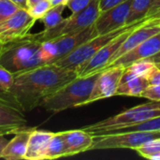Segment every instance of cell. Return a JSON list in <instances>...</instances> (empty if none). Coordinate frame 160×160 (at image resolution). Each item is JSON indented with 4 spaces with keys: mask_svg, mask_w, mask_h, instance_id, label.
<instances>
[{
    "mask_svg": "<svg viewBox=\"0 0 160 160\" xmlns=\"http://www.w3.org/2000/svg\"><path fill=\"white\" fill-rule=\"evenodd\" d=\"M13 75V83L6 98L23 112L39 107L45 98L78 76L76 71L56 64H43Z\"/></svg>",
    "mask_w": 160,
    "mask_h": 160,
    "instance_id": "1",
    "label": "cell"
},
{
    "mask_svg": "<svg viewBox=\"0 0 160 160\" xmlns=\"http://www.w3.org/2000/svg\"><path fill=\"white\" fill-rule=\"evenodd\" d=\"M98 73L85 77L77 76L45 98L39 107L55 114L68 109L85 106Z\"/></svg>",
    "mask_w": 160,
    "mask_h": 160,
    "instance_id": "2",
    "label": "cell"
},
{
    "mask_svg": "<svg viewBox=\"0 0 160 160\" xmlns=\"http://www.w3.org/2000/svg\"><path fill=\"white\" fill-rule=\"evenodd\" d=\"M40 46L41 42L35 39L30 33L22 38L4 43L0 65L12 74L43 65Z\"/></svg>",
    "mask_w": 160,
    "mask_h": 160,
    "instance_id": "3",
    "label": "cell"
},
{
    "mask_svg": "<svg viewBox=\"0 0 160 160\" xmlns=\"http://www.w3.org/2000/svg\"><path fill=\"white\" fill-rule=\"evenodd\" d=\"M160 116V101H150L82 128L92 136Z\"/></svg>",
    "mask_w": 160,
    "mask_h": 160,
    "instance_id": "4",
    "label": "cell"
},
{
    "mask_svg": "<svg viewBox=\"0 0 160 160\" xmlns=\"http://www.w3.org/2000/svg\"><path fill=\"white\" fill-rule=\"evenodd\" d=\"M99 14V0H93L86 8L78 12L71 13L69 17L64 18L54 27L30 35L38 41L44 42L66 35L74 34L93 25Z\"/></svg>",
    "mask_w": 160,
    "mask_h": 160,
    "instance_id": "5",
    "label": "cell"
},
{
    "mask_svg": "<svg viewBox=\"0 0 160 160\" xmlns=\"http://www.w3.org/2000/svg\"><path fill=\"white\" fill-rule=\"evenodd\" d=\"M98 35L95 24H93L80 32L41 42L40 58L43 64H53Z\"/></svg>",
    "mask_w": 160,
    "mask_h": 160,
    "instance_id": "6",
    "label": "cell"
},
{
    "mask_svg": "<svg viewBox=\"0 0 160 160\" xmlns=\"http://www.w3.org/2000/svg\"><path fill=\"white\" fill-rule=\"evenodd\" d=\"M130 25L131 24L125 25L122 28H119L117 30L112 31L107 34L98 35L94 37L93 38L85 41L84 43L80 45L77 49H75L73 52H71L69 54L59 59L53 64H56L59 67L76 71L81 66L88 62L98 52V50H100L106 43H108L116 36H118L119 34L127 30Z\"/></svg>",
    "mask_w": 160,
    "mask_h": 160,
    "instance_id": "7",
    "label": "cell"
},
{
    "mask_svg": "<svg viewBox=\"0 0 160 160\" xmlns=\"http://www.w3.org/2000/svg\"><path fill=\"white\" fill-rule=\"evenodd\" d=\"M146 20V19H145ZM145 20L137 22L132 23L127 30L116 36L114 38L110 40L108 43H106L98 52L85 64L81 66L77 70V75L80 77H85V76H90L96 73H98L108 68L110 64L112 62L113 56L119 47L122 45L124 40L127 38V37L130 34L131 31L136 29L137 27L141 26Z\"/></svg>",
    "mask_w": 160,
    "mask_h": 160,
    "instance_id": "8",
    "label": "cell"
},
{
    "mask_svg": "<svg viewBox=\"0 0 160 160\" xmlns=\"http://www.w3.org/2000/svg\"><path fill=\"white\" fill-rule=\"evenodd\" d=\"M160 138V131L152 132H121L93 136L92 150L105 149H132L142 145L148 141Z\"/></svg>",
    "mask_w": 160,
    "mask_h": 160,
    "instance_id": "9",
    "label": "cell"
},
{
    "mask_svg": "<svg viewBox=\"0 0 160 160\" xmlns=\"http://www.w3.org/2000/svg\"><path fill=\"white\" fill-rule=\"evenodd\" d=\"M125 69L126 68L122 66H112L100 71L95 82L86 105L115 96Z\"/></svg>",
    "mask_w": 160,
    "mask_h": 160,
    "instance_id": "10",
    "label": "cell"
},
{
    "mask_svg": "<svg viewBox=\"0 0 160 160\" xmlns=\"http://www.w3.org/2000/svg\"><path fill=\"white\" fill-rule=\"evenodd\" d=\"M36 20L27 9L20 8L8 20L0 22V39L3 43L22 38L29 34Z\"/></svg>",
    "mask_w": 160,
    "mask_h": 160,
    "instance_id": "11",
    "label": "cell"
},
{
    "mask_svg": "<svg viewBox=\"0 0 160 160\" xmlns=\"http://www.w3.org/2000/svg\"><path fill=\"white\" fill-rule=\"evenodd\" d=\"M131 1L132 0H128L100 12L94 23L98 34H107L122 28L125 25H128L127 24V20L128 17Z\"/></svg>",
    "mask_w": 160,
    "mask_h": 160,
    "instance_id": "12",
    "label": "cell"
},
{
    "mask_svg": "<svg viewBox=\"0 0 160 160\" xmlns=\"http://www.w3.org/2000/svg\"><path fill=\"white\" fill-rule=\"evenodd\" d=\"M24 112L13 102L0 97V135H11L26 126Z\"/></svg>",
    "mask_w": 160,
    "mask_h": 160,
    "instance_id": "13",
    "label": "cell"
},
{
    "mask_svg": "<svg viewBox=\"0 0 160 160\" xmlns=\"http://www.w3.org/2000/svg\"><path fill=\"white\" fill-rule=\"evenodd\" d=\"M158 52H160V32L145 39L144 41L140 43L137 47H135L131 51L128 52L124 55L117 58L109 67L122 66L124 68H127L130 64L142 59L149 58L155 55L156 53H158Z\"/></svg>",
    "mask_w": 160,
    "mask_h": 160,
    "instance_id": "14",
    "label": "cell"
},
{
    "mask_svg": "<svg viewBox=\"0 0 160 160\" xmlns=\"http://www.w3.org/2000/svg\"><path fill=\"white\" fill-rule=\"evenodd\" d=\"M67 147V157L76 156L87 151L93 144V136L84 129L62 131Z\"/></svg>",
    "mask_w": 160,
    "mask_h": 160,
    "instance_id": "15",
    "label": "cell"
},
{
    "mask_svg": "<svg viewBox=\"0 0 160 160\" xmlns=\"http://www.w3.org/2000/svg\"><path fill=\"white\" fill-rule=\"evenodd\" d=\"M34 128H26V126L14 133V137L8 141L1 156L2 159L21 160L24 159L27 149L29 136Z\"/></svg>",
    "mask_w": 160,
    "mask_h": 160,
    "instance_id": "16",
    "label": "cell"
},
{
    "mask_svg": "<svg viewBox=\"0 0 160 160\" xmlns=\"http://www.w3.org/2000/svg\"><path fill=\"white\" fill-rule=\"evenodd\" d=\"M52 134H53V132L39 130V129H37L34 128V129L32 130V132L29 136L24 159H45L47 147H48L49 142H50Z\"/></svg>",
    "mask_w": 160,
    "mask_h": 160,
    "instance_id": "17",
    "label": "cell"
},
{
    "mask_svg": "<svg viewBox=\"0 0 160 160\" xmlns=\"http://www.w3.org/2000/svg\"><path fill=\"white\" fill-rule=\"evenodd\" d=\"M159 32V27L145 25L144 23H142L141 26H139L136 29H134L133 31H131L130 34L127 37V38L124 40L122 45L119 47V49L115 52V54L113 56V59H112V62H114L117 58H119L120 56L124 55L128 52H129L132 49H134L135 47H137L140 43H142L145 39L149 38L150 37H152V36H154V35H156V34H158Z\"/></svg>",
    "mask_w": 160,
    "mask_h": 160,
    "instance_id": "18",
    "label": "cell"
},
{
    "mask_svg": "<svg viewBox=\"0 0 160 160\" xmlns=\"http://www.w3.org/2000/svg\"><path fill=\"white\" fill-rule=\"evenodd\" d=\"M149 82L146 78L141 76H135L128 70L125 69L120 83L117 87L115 96H127V97H140L144 89L149 85Z\"/></svg>",
    "mask_w": 160,
    "mask_h": 160,
    "instance_id": "19",
    "label": "cell"
},
{
    "mask_svg": "<svg viewBox=\"0 0 160 160\" xmlns=\"http://www.w3.org/2000/svg\"><path fill=\"white\" fill-rule=\"evenodd\" d=\"M66 157H67V147L64 141L63 133L62 131L55 132L52 134L49 142L45 159H56Z\"/></svg>",
    "mask_w": 160,
    "mask_h": 160,
    "instance_id": "20",
    "label": "cell"
},
{
    "mask_svg": "<svg viewBox=\"0 0 160 160\" xmlns=\"http://www.w3.org/2000/svg\"><path fill=\"white\" fill-rule=\"evenodd\" d=\"M152 2L153 0H132L127 24H132L134 22L145 20Z\"/></svg>",
    "mask_w": 160,
    "mask_h": 160,
    "instance_id": "21",
    "label": "cell"
},
{
    "mask_svg": "<svg viewBox=\"0 0 160 160\" xmlns=\"http://www.w3.org/2000/svg\"><path fill=\"white\" fill-rule=\"evenodd\" d=\"M67 8V5H58V6H52L46 14L39 20L44 24V29H51L57 25L63 19V12L65 8Z\"/></svg>",
    "mask_w": 160,
    "mask_h": 160,
    "instance_id": "22",
    "label": "cell"
},
{
    "mask_svg": "<svg viewBox=\"0 0 160 160\" xmlns=\"http://www.w3.org/2000/svg\"><path fill=\"white\" fill-rule=\"evenodd\" d=\"M157 68H158L157 64H155L154 62L146 58V59H142V60H139L130 64L128 67L126 68V69L131 72L135 76H141V77H144L147 79V77Z\"/></svg>",
    "mask_w": 160,
    "mask_h": 160,
    "instance_id": "23",
    "label": "cell"
},
{
    "mask_svg": "<svg viewBox=\"0 0 160 160\" xmlns=\"http://www.w3.org/2000/svg\"><path fill=\"white\" fill-rule=\"evenodd\" d=\"M135 151L141 157L147 159H151L154 156L160 153V138L148 141L142 145L137 147Z\"/></svg>",
    "mask_w": 160,
    "mask_h": 160,
    "instance_id": "24",
    "label": "cell"
},
{
    "mask_svg": "<svg viewBox=\"0 0 160 160\" xmlns=\"http://www.w3.org/2000/svg\"><path fill=\"white\" fill-rule=\"evenodd\" d=\"M14 75L0 65V97L7 98L13 83Z\"/></svg>",
    "mask_w": 160,
    "mask_h": 160,
    "instance_id": "25",
    "label": "cell"
},
{
    "mask_svg": "<svg viewBox=\"0 0 160 160\" xmlns=\"http://www.w3.org/2000/svg\"><path fill=\"white\" fill-rule=\"evenodd\" d=\"M51 8H52V4L49 0H41L28 7L27 11L37 21V20H40Z\"/></svg>",
    "mask_w": 160,
    "mask_h": 160,
    "instance_id": "26",
    "label": "cell"
},
{
    "mask_svg": "<svg viewBox=\"0 0 160 160\" xmlns=\"http://www.w3.org/2000/svg\"><path fill=\"white\" fill-rule=\"evenodd\" d=\"M21 8L10 0H0V22L8 20Z\"/></svg>",
    "mask_w": 160,
    "mask_h": 160,
    "instance_id": "27",
    "label": "cell"
},
{
    "mask_svg": "<svg viewBox=\"0 0 160 160\" xmlns=\"http://www.w3.org/2000/svg\"><path fill=\"white\" fill-rule=\"evenodd\" d=\"M141 98L150 101H160V84H149L142 93Z\"/></svg>",
    "mask_w": 160,
    "mask_h": 160,
    "instance_id": "28",
    "label": "cell"
},
{
    "mask_svg": "<svg viewBox=\"0 0 160 160\" xmlns=\"http://www.w3.org/2000/svg\"><path fill=\"white\" fill-rule=\"evenodd\" d=\"M92 1L93 0H68L67 8L71 10V13H75L86 8Z\"/></svg>",
    "mask_w": 160,
    "mask_h": 160,
    "instance_id": "29",
    "label": "cell"
},
{
    "mask_svg": "<svg viewBox=\"0 0 160 160\" xmlns=\"http://www.w3.org/2000/svg\"><path fill=\"white\" fill-rule=\"evenodd\" d=\"M128 0H99V8L100 12L105 11L118 4H121L123 2H126Z\"/></svg>",
    "mask_w": 160,
    "mask_h": 160,
    "instance_id": "30",
    "label": "cell"
},
{
    "mask_svg": "<svg viewBox=\"0 0 160 160\" xmlns=\"http://www.w3.org/2000/svg\"><path fill=\"white\" fill-rule=\"evenodd\" d=\"M145 25H150V26H157L160 28V11L158 13L152 15L149 18H146V20L143 22Z\"/></svg>",
    "mask_w": 160,
    "mask_h": 160,
    "instance_id": "31",
    "label": "cell"
},
{
    "mask_svg": "<svg viewBox=\"0 0 160 160\" xmlns=\"http://www.w3.org/2000/svg\"><path fill=\"white\" fill-rule=\"evenodd\" d=\"M147 80L150 84H160V68L158 67L147 77Z\"/></svg>",
    "mask_w": 160,
    "mask_h": 160,
    "instance_id": "32",
    "label": "cell"
},
{
    "mask_svg": "<svg viewBox=\"0 0 160 160\" xmlns=\"http://www.w3.org/2000/svg\"><path fill=\"white\" fill-rule=\"evenodd\" d=\"M158 11H160V0H153V2L151 4V8L149 9V12H148L146 18L151 17L152 15L158 13Z\"/></svg>",
    "mask_w": 160,
    "mask_h": 160,
    "instance_id": "33",
    "label": "cell"
},
{
    "mask_svg": "<svg viewBox=\"0 0 160 160\" xmlns=\"http://www.w3.org/2000/svg\"><path fill=\"white\" fill-rule=\"evenodd\" d=\"M7 136L5 135H0V158H1V156L3 154V151L5 149V147L7 146L8 142V139L6 138Z\"/></svg>",
    "mask_w": 160,
    "mask_h": 160,
    "instance_id": "34",
    "label": "cell"
},
{
    "mask_svg": "<svg viewBox=\"0 0 160 160\" xmlns=\"http://www.w3.org/2000/svg\"><path fill=\"white\" fill-rule=\"evenodd\" d=\"M15 3L18 7L23 9H27V0H10Z\"/></svg>",
    "mask_w": 160,
    "mask_h": 160,
    "instance_id": "35",
    "label": "cell"
},
{
    "mask_svg": "<svg viewBox=\"0 0 160 160\" xmlns=\"http://www.w3.org/2000/svg\"><path fill=\"white\" fill-rule=\"evenodd\" d=\"M148 59H149V60H151L152 62H154L155 64H157V65H159L160 64V52H158V53H156L155 55H153V56L149 57Z\"/></svg>",
    "mask_w": 160,
    "mask_h": 160,
    "instance_id": "36",
    "label": "cell"
},
{
    "mask_svg": "<svg viewBox=\"0 0 160 160\" xmlns=\"http://www.w3.org/2000/svg\"><path fill=\"white\" fill-rule=\"evenodd\" d=\"M68 0H52L51 4L52 6H58V5H67Z\"/></svg>",
    "mask_w": 160,
    "mask_h": 160,
    "instance_id": "37",
    "label": "cell"
},
{
    "mask_svg": "<svg viewBox=\"0 0 160 160\" xmlns=\"http://www.w3.org/2000/svg\"><path fill=\"white\" fill-rule=\"evenodd\" d=\"M39 1H41V0H27V8H28V7L34 5L35 3H38Z\"/></svg>",
    "mask_w": 160,
    "mask_h": 160,
    "instance_id": "38",
    "label": "cell"
},
{
    "mask_svg": "<svg viewBox=\"0 0 160 160\" xmlns=\"http://www.w3.org/2000/svg\"><path fill=\"white\" fill-rule=\"evenodd\" d=\"M3 45H4V43L1 41V39H0V53H1V52H2V49H3Z\"/></svg>",
    "mask_w": 160,
    "mask_h": 160,
    "instance_id": "39",
    "label": "cell"
},
{
    "mask_svg": "<svg viewBox=\"0 0 160 160\" xmlns=\"http://www.w3.org/2000/svg\"><path fill=\"white\" fill-rule=\"evenodd\" d=\"M157 66H158V68H160V64H159V65H157Z\"/></svg>",
    "mask_w": 160,
    "mask_h": 160,
    "instance_id": "40",
    "label": "cell"
}]
</instances>
